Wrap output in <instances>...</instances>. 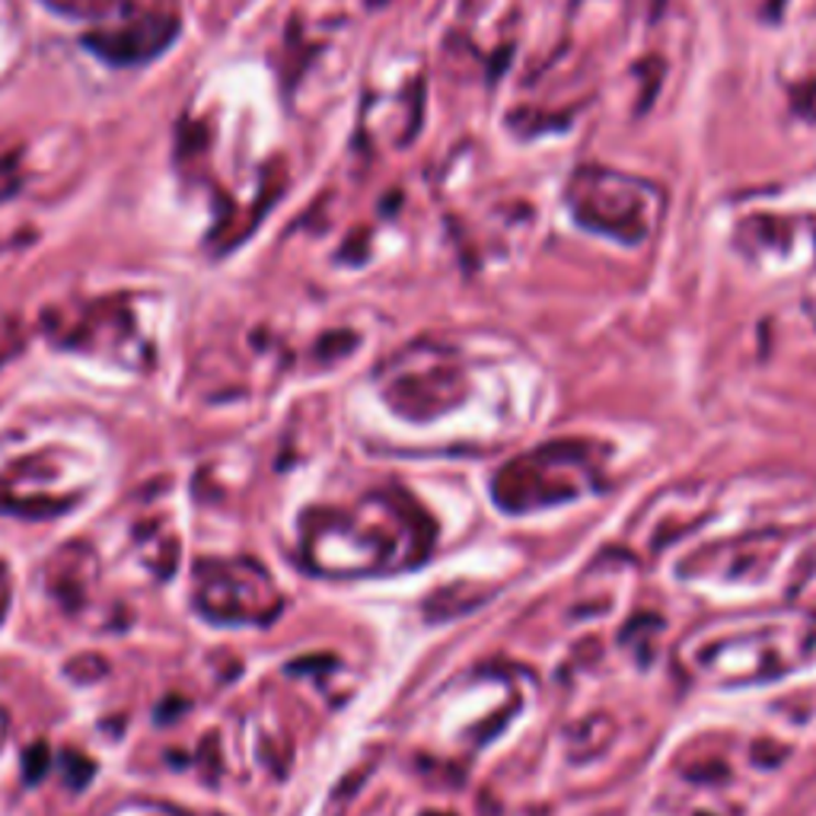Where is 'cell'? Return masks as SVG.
I'll return each mask as SVG.
<instances>
[{
	"label": "cell",
	"mask_w": 816,
	"mask_h": 816,
	"mask_svg": "<svg viewBox=\"0 0 816 816\" xmlns=\"http://www.w3.org/2000/svg\"><path fill=\"white\" fill-rule=\"evenodd\" d=\"M568 204L581 227L622 243H641L663 214V192L606 166H581L568 182Z\"/></svg>",
	"instance_id": "1"
},
{
	"label": "cell",
	"mask_w": 816,
	"mask_h": 816,
	"mask_svg": "<svg viewBox=\"0 0 816 816\" xmlns=\"http://www.w3.org/2000/svg\"><path fill=\"white\" fill-rule=\"evenodd\" d=\"M169 38H172L169 23H144V26H131L125 33L93 35L90 45L102 58H109L115 65H128V62H141L147 55H157Z\"/></svg>",
	"instance_id": "2"
},
{
	"label": "cell",
	"mask_w": 816,
	"mask_h": 816,
	"mask_svg": "<svg viewBox=\"0 0 816 816\" xmlns=\"http://www.w3.org/2000/svg\"><path fill=\"white\" fill-rule=\"evenodd\" d=\"M23 769H26V782H42V775H45V769H48V750L42 747V744H35L33 750L26 752V762H23Z\"/></svg>",
	"instance_id": "3"
},
{
	"label": "cell",
	"mask_w": 816,
	"mask_h": 816,
	"mask_svg": "<svg viewBox=\"0 0 816 816\" xmlns=\"http://www.w3.org/2000/svg\"><path fill=\"white\" fill-rule=\"evenodd\" d=\"M90 775H93V765L83 756H77V765H74V756H67V782L83 787V784L90 782Z\"/></svg>",
	"instance_id": "4"
}]
</instances>
